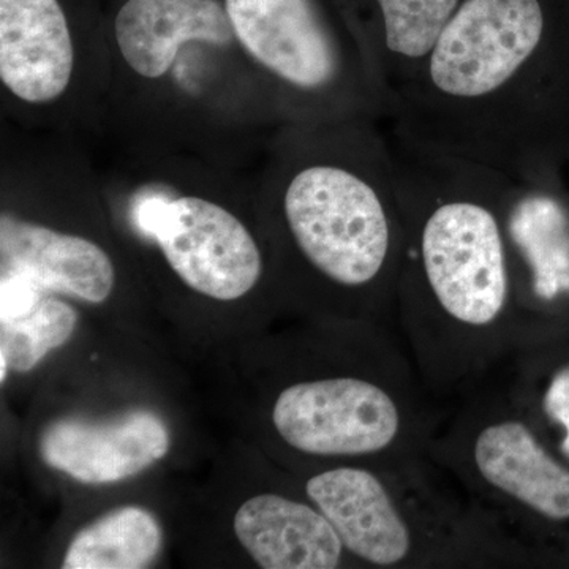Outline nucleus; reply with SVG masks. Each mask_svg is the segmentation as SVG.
<instances>
[{
	"instance_id": "nucleus-1",
	"label": "nucleus",
	"mask_w": 569,
	"mask_h": 569,
	"mask_svg": "<svg viewBox=\"0 0 569 569\" xmlns=\"http://www.w3.org/2000/svg\"><path fill=\"white\" fill-rule=\"evenodd\" d=\"M385 122L403 213L397 335L430 396L452 402L527 340L501 174L419 144Z\"/></svg>"
},
{
	"instance_id": "nucleus-2",
	"label": "nucleus",
	"mask_w": 569,
	"mask_h": 569,
	"mask_svg": "<svg viewBox=\"0 0 569 569\" xmlns=\"http://www.w3.org/2000/svg\"><path fill=\"white\" fill-rule=\"evenodd\" d=\"M387 121L515 181L569 183V0H462Z\"/></svg>"
},
{
	"instance_id": "nucleus-3",
	"label": "nucleus",
	"mask_w": 569,
	"mask_h": 569,
	"mask_svg": "<svg viewBox=\"0 0 569 569\" xmlns=\"http://www.w3.org/2000/svg\"><path fill=\"white\" fill-rule=\"evenodd\" d=\"M385 121L284 126L252 178L295 287L347 321L395 326L403 213Z\"/></svg>"
},
{
	"instance_id": "nucleus-4",
	"label": "nucleus",
	"mask_w": 569,
	"mask_h": 569,
	"mask_svg": "<svg viewBox=\"0 0 569 569\" xmlns=\"http://www.w3.org/2000/svg\"><path fill=\"white\" fill-rule=\"evenodd\" d=\"M104 18L110 67L92 141L192 153L253 173L287 123L222 2L110 0Z\"/></svg>"
},
{
	"instance_id": "nucleus-5",
	"label": "nucleus",
	"mask_w": 569,
	"mask_h": 569,
	"mask_svg": "<svg viewBox=\"0 0 569 569\" xmlns=\"http://www.w3.org/2000/svg\"><path fill=\"white\" fill-rule=\"evenodd\" d=\"M306 496L359 567L518 568L533 563L430 455L321 467Z\"/></svg>"
},
{
	"instance_id": "nucleus-6",
	"label": "nucleus",
	"mask_w": 569,
	"mask_h": 569,
	"mask_svg": "<svg viewBox=\"0 0 569 569\" xmlns=\"http://www.w3.org/2000/svg\"><path fill=\"white\" fill-rule=\"evenodd\" d=\"M440 417L395 328L372 323L346 366L296 378L271 410L284 447L329 466L429 455Z\"/></svg>"
},
{
	"instance_id": "nucleus-7",
	"label": "nucleus",
	"mask_w": 569,
	"mask_h": 569,
	"mask_svg": "<svg viewBox=\"0 0 569 569\" xmlns=\"http://www.w3.org/2000/svg\"><path fill=\"white\" fill-rule=\"evenodd\" d=\"M501 533L537 561L569 526V463L496 376L449 402L429 449Z\"/></svg>"
},
{
	"instance_id": "nucleus-8",
	"label": "nucleus",
	"mask_w": 569,
	"mask_h": 569,
	"mask_svg": "<svg viewBox=\"0 0 569 569\" xmlns=\"http://www.w3.org/2000/svg\"><path fill=\"white\" fill-rule=\"evenodd\" d=\"M284 123L389 118L365 48L337 0H220Z\"/></svg>"
},
{
	"instance_id": "nucleus-9",
	"label": "nucleus",
	"mask_w": 569,
	"mask_h": 569,
	"mask_svg": "<svg viewBox=\"0 0 569 569\" xmlns=\"http://www.w3.org/2000/svg\"><path fill=\"white\" fill-rule=\"evenodd\" d=\"M102 0H0L2 121L88 144L108 84Z\"/></svg>"
},
{
	"instance_id": "nucleus-10",
	"label": "nucleus",
	"mask_w": 569,
	"mask_h": 569,
	"mask_svg": "<svg viewBox=\"0 0 569 569\" xmlns=\"http://www.w3.org/2000/svg\"><path fill=\"white\" fill-rule=\"evenodd\" d=\"M516 296L527 342L541 336L546 317L569 305V183H537L501 174Z\"/></svg>"
},
{
	"instance_id": "nucleus-11",
	"label": "nucleus",
	"mask_w": 569,
	"mask_h": 569,
	"mask_svg": "<svg viewBox=\"0 0 569 569\" xmlns=\"http://www.w3.org/2000/svg\"><path fill=\"white\" fill-rule=\"evenodd\" d=\"M0 183V274L21 277L44 296H69L88 305L108 301L118 268L107 247L37 216L13 186Z\"/></svg>"
},
{
	"instance_id": "nucleus-12",
	"label": "nucleus",
	"mask_w": 569,
	"mask_h": 569,
	"mask_svg": "<svg viewBox=\"0 0 569 569\" xmlns=\"http://www.w3.org/2000/svg\"><path fill=\"white\" fill-rule=\"evenodd\" d=\"M170 449V432L149 411L110 421L61 419L40 440L44 463L84 485H108L141 473Z\"/></svg>"
},
{
	"instance_id": "nucleus-13",
	"label": "nucleus",
	"mask_w": 569,
	"mask_h": 569,
	"mask_svg": "<svg viewBox=\"0 0 569 569\" xmlns=\"http://www.w3.org/2000/svg\"><path fill=\"white\" fill-rule=\"evenodd\" d=\"M391 112L432 54L462 0H337Z\"/></svg>"
},
{
	"instance_id": "nucleus-14",
	"label": "nucleus",
	"mask_w": 569,
	"mask_h": 569,
	"mask_svg": "<svg viewBox=\"0 0 569 569\" xmlns=\"http://www.w3.org/2000/svg\"><path fill=\"white\" fill-rule=\"evenodd\" d=\"M234 533L264 569H336L358 561L320 508L305 497L260 493L234 515ZM359 567V565H358Z\"/></svg>"
},
{
	"instance_id": "nucleus-15",
	"label": "nucleus",
	"mask_w": 569,
	"mask_h": 569,
	"mask_svg": "<svg viewBox=\"0 0 569 569\" xmlns=\"http://www.w3.org/2000/svg\"><path fill=\"white\" fill-rule=\"evenodd\" d=\"M162 549V529L151 512L123 507L108 512L71 539L62 568H148Z\"/></svg>"
},
{
	"instance_id": "nucleus-16",
	"label": "nucleus",
	"mask_w": 569,
	"mask_h": 569,
	"mask_svg": "<svg viewBox=\"0 0 569 569\" xmlns=\"http://www.w3.org/2000/svg\"><path fill=\"white\" fill-rule=\"evenodd\" d=\"M493 376L503 381L539 430H560L556 451L569 463V361L546 369L520 347Z\"/></svg>"
},
{
	"instance_id": "nucleus-17",
	"label": "nucleus",
	"mask_w": 569,
	"mask_h": 569,
	"mask_svg": "<svg viewBox=\"0 0 569 569\" xmlns=\"http://www.w3.org/2000/svg\"><path fill=\"white\" fill-rule=\"evenodd\" d=\"M0 323V353L7 356L11 370L26 373L70 339L77 328L78 313L69 302L44 296L29 316Z\"/></svg>"
},
{
	"instance_id": "nucleus-18",
	"label": "nucleus",
	"mask_w": 569,
	"mask_h": 569,
	"mask_svg": "<svg viewBox=\"0 0 569 569\" xmlns=\"http://www.w3.org/2000/svg\"><path fill=\"white\" fill-rule=\"evenodd\" d=\"M102 2H103V7H104V3L110 2V0H102Z\"/></svg>"
}]
</instances>
